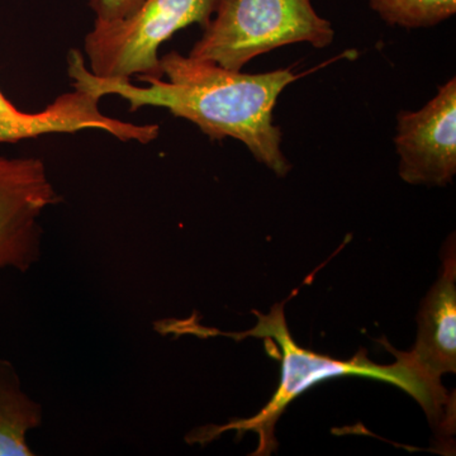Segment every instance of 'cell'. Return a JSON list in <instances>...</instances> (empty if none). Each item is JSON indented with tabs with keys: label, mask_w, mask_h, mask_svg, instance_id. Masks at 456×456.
I'll return each instance as SVG.
<instances>
[{
	"label": "cell",
	"mask_w": 456,
	"mask_h": 456,
	"mask_svg": "<svg viewBox=\"0 0 456 456\" xmlns=\"http://www.w3.org/2000/svg\"><path fill=\"white\" fill-rule=\"evenodd\" d=\"M399 176L408 184L444 187L456 174V79L416 112L397 114Z\"/></svg>",
	"instance_id": "8992f818"
},
{
	"label": "cell",
	"mask_w": 456,
	"mask_h": 456,
	"mask_svg": "<svg viewBox=\"0 0 456 456\" xmlns=\"http://www.w3.org/2000/svg\"><path fill=\"white\" fill-rule=\"evenodd\" d=\"M256 314V312H255ZM259 318L257 326L244 334H222L231 338H274L281 353V382L278 392L272 401L261 410L253 419L231 422L226 426L209 431L212 437L218 432L226 430L255 431L260 437V446L257 454H268L277 446L274 440L275 422L284 412L288 404L303 392L307 391L316 383L332 378L345 375H358V377L373 378L383 382L395 384L401 387L408 395L419 402L426 413L434 421L441 422L445 416L446 404H449L448 395L440 383L432 382L421 371L417 370L407 360L397 356V362L388 367L374 364L364 358V353L359 354L350 362H341L327 356L317 355L294 344L292 336L288 332L287 323L283 314V305L273 308L268 316L256 314Z\"/></svg>",
	"instance_id": "7a4b0ae2"
},
{
	"label": "cell",
	"mask_w": 456,
	"mask_h": 456,
	"mask_svg": "<svg viewBox=\"0 0 456 456\" xmlns=\"http://www.w3.org/2000/svg\"><path fill=\"white\" fill-rule=\"evenodd\" d=\"M102 98L86 89L59 95L37 113H17L0 116V143L36 139L55 134H75L84 130L107 132L122 142L147 145L159 137L158 125H136L112 118L99 110Z\"/></svg>",
	"instance_id": "52a82bcc"
},
{
	"label": "cell",
	"mask_w": 456,
	"mask_h": 456,
	"mask_svg": "<svg viewBox=\"0 0 456 456\" xmlns=\"http://www.w3.org/2000/svg\"><path fill=\"white\" fill-rule=\"evenodd\" d=\"M17 112V107L12 102H9L5 95L3 94L2 90H0V116H8V114Z\"/></svg>",
	"instance_id": "7c38bea8"
},
{
	"label": "cell",
	"mask_w": 456,
	"mask_h": 456,
	"mask_svg": "<svg viewBox=\"0 0 456 456\" xmlns=\"http://www.w3.org/2000/svg\"><path fill=\"white\" fill-rule=\"evenodd\" d=\"M456 261L454 240H450L443 275L422 303L415 349L398 354L432 382L456 369Z\"/></svg>",
	"instance_id": "ba28073f"
},
{
	"label": "cell",
	"mask_w": 456,
	"mask_h": 456,
	"mask_svg": "<svg viewBox=\"0 0 456 456\" xmlns=\"http://www.w3.org/2000/svg\"><path fill=\"white\" fill-rule=\"evenodd\" d=\"M41 421V407L22 392L13 367L0 360V456L33 455L26 435Z\"/></svg>",
	"instance_id": "9c48e42d"
},
{
	"label": "cell",
	"mask_w": 456,
	"mask_h": 456,
	"mask_svg": "<svg viewBox=\"0 0 456 456\" xmlns=\"http://www.w3.org/2000/svg\"><path fill=\"white\" fill-rule=\"evenodd\" d=\"M145 0H89L98 22H116L132 16Z\"/></svg>",
	"instance_id": "8fae6325"
},
{
	"label": "cell",
	"mask_w": 456,
	"mask_h": 456,
	"mask_svg": "<svg viewBox=\"0 0 456 456\" xmlns=\"http://www.w3.org/2000/svg\"><path fill=\"white\" fill-rule=\"evenodd\" d=\"M163 77L131 80L103 79L89 70L79 50L68 57L73 88L88 90L99 98L125 99L131 112L140 108H165L173 116L194 123L211 140L230 137L244 143L259 163L285 176L289 161L281 151V128L273 121L278 98L301 77L293 68L261 74L228 70L215 62L170 51L160 57Z\"/></svg>",
	"instance_id": "6da1fadb"
},
{
	"label": "cell",
	"mask_w": 456,
	"mask_h": 456,
	"mask_svg": "<svg viewBox=\"0 0 456 456\" xmlns=\"http://www.w3.org/2000/svg\"><path fill=\"white\" fill-rule=\"evenodd\" d=\"M335 31L311 0H218L189 56L240 71L256 56L293 44L330 46Z\"/></svg>",
	"instance_id": "3957f363"
},
{
	"label": "cell",
	"mask_w": 456,
	"mask_h": 456,
	"mask_svg": "<svg viewBox=\"0 0 456 456\" xmlns=\"http://www.w3.org/2000/svg\"><path fill=\"white\" fill-rule=\"evenodd\" d=\"M387 25L425 28L439 25L456 13V0H369Z\"/></svg>",
	"instance_id": "30bf717a"
},
{
	"label": "cell",
	"mask_w": 456,
	"mask_h": 456,
	"mask_svg": "<svg viewBox=\"0 0 456 456\" xmlns=\"http://www.w3.org/2000/svg\"><path fill=\"white\" fill-rule=\"evenodd\" d=\"M60 200L41 159L0 156V270L31 268L40 256V218Z\"/></svg>",
	"instance_id": "5b68a950"
},
{
	"label": "cell",
	"mask_w": 456,
	"mask_h": 456,
	"mask_svg": "<svg viewBox=\"0 0 456 456\" xmlns=\"http://www.w3.org/2000/svg\"><path fill=\"white\" fill-rule=\"evenodd\" d=\"M218 0H145L132 16L116 22L94 20L84 38L89 70L103 79L163 77L160 47L191 25L203 28Z\"/></svg>",
	"instance_id": "277c9868"
}]
</instances>
